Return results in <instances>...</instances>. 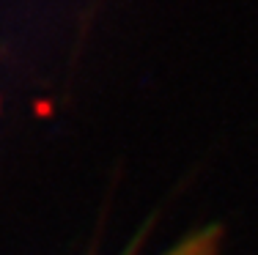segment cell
Here are the masks:
<instances>
[{"instance_id": "cell-1", "label": "cell", "mask_w": 258, "mask_h": 255, "mask_svg": "<svg viewBox=\"0 0 258 255\" xmlns=\"http://www.w3.org/2000/svg\"><path fill=\"white\" fill-rule=\"evenodd\" d=\"M212 252V244L206 241V236H198V239H192V241H187V244H181L176 252H170V255H209Z\"/></svg>"}]
</instances>
